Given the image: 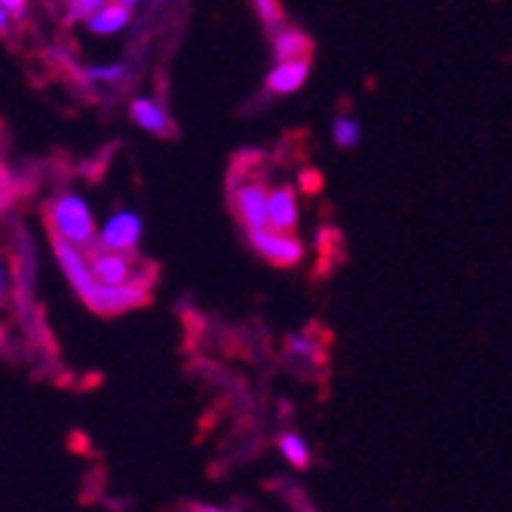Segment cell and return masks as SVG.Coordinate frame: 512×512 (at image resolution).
<instances>
[{"label":"cell","mask_w":512,"mask_h":512,"mask_svg":"<svg viewBox=\"0 0 512 512\" xmlns=\"http://www.w3.org/2000/svg\"><path fill=\"white\" fill-rule=\"evenodd\" d=\"M46 227H50V237L65 240L83 252L96 246V218H92L89 206L77 194H62L50 206H46Z\"/></svg>","instance_id":"1"},{"label":"cell","mask_w":512,"mask_h":512,"mask_svg":"<svg viewBox=\"0 0 512 512\" xmlns=\"http://www.w3.org/2000/svg\"><path fill=\"white\" fill-rule=\"evenodd\" d=\"M86 255V264L92 276L99 279L102 286H123V283H154V273L145 261H138L135 252H111L102 246H92Z\"/></svg>","instance_id":"2"},{"label":"cell","mask_w":512,"mask_h":512,"mask_svg":"<svg viewBox=\"0 0 512 512\" xmlns=\"http://www.w3.org/2000/svg\"><path fill=\"white\" fill-rule=\"evenodd\" d=\"M249 243L252 249L267 258L273 267H295L304 258V246L298 237L286 234V230H270V227H258L249 230Z\"/></svg>","instance_id":"3"},{"label":"cell","mask_w":512,"mask_h":512,"mask_svg":"<svg viewBox=\"0 0 512 512\" xmlns=\"http://www.w3.org/2000/svg\"><path fill=\"white\" fill-rule=\"evenodd\" d=\"M267 191L270 188L261 178L230 184V203H234V212L246 224V230L267 227Z\"/></svg>","instance_id":"4"},{"label":"cell","mask_w":512,"mask_h":512,"mask_svg":"<svg viewBox=\"0 0 512 512\" xmlns=\"http://www.w3.org/2000/svg\"><path fill=\"white\" fill-rule=\"evenodd\" d=\"M151 301V286L145 283H123V286H99L96 298L86 307L96 310L99 316H120L126 310L145 307Z\"/></svg>","instance_id":"5"},{"label":"cell","mask_w":512,"mask_h":512,"mask_svg":"<svg viewBox=\"0 0 512 512\" xmlns=\"http://www.w3.org/2000/svg\"><path fill=\"white\" fill-rule=\"evenodd\" d=\"M53 249H56V258H59L62 270H65V276H68V283L74 286V292L80 295V301L89 304L92 298H96V292H99L102 283H99L96 276H92L83 249H77V246H71V243H65V240H56V237H53Z\"/></svg>","instance_id":"6"},{"label":"cell","mask_w":512,"mask_h":512,"mask_svg":"<svg viewBox=\"0 0 512 512\" xmlns=\"http://www.w3.org/2000/svg\"><path fill=\"white\" fill-rule=\"evenodd\" d=\"M138 243H142V218L129 209L114 212L105 221L102 234H96V246L111 249V252H135Z\"/></svg>","instance_id":"7"},{"label":"cell","mask_w":512,"mask_h":512,"mask_svg":"<svg viewBox=\"0 0 512 512\" xmlns=\"http://www.w3.org/2000/svg\"><path fill=\"white\" fill-rule=\"evenodd\" d=\"M267 227L286 230V234L298 227V197L292 184H279V188L267 191Z\"/></svg>","instance_id":"8"},{"label":"cell","mask_w":512,"mask_h":512,"mask_svg":"<svg viewBox=\"0 0 512 512\" xmlns=\"http://www.w3.org/2000/svg\"><path fill=\"white\" fill-rule=\"evenodd\" d=\"M310 77V59H292V62H279L267 74V89L273 96H292L298 92Z\"/></svg>","instance_id":"9"},{"label":"cell","mask_w":512,"mask_h":512,"mask_svg":"<svg viewBox=\"0 0 512 512\" xmlns=\"http://www.w3.org/2000/svg\"><path fill=\"white\" fill-rule=\"evenodd\" d=\"M313 56V40L298 28H279L273 34V59L276 62H292V59H310Z\"/></svg>","instance_id":"10"},{"label":"cell","mask_w":512,"mask_h":512,"mask_svg":"<svg viewBox=\"0 0 512 512\" xmlns=\"http://www.w3.org/2000/svg\"><path fill=\"white\" fill-rule=\"evenodd\" d=\"M129 117H132L135 126H142L145 132H154V135H163V138L172 135V120L163 111V105L154 102V99H135L132 108H129Z\"/></svg>","instance_id":"11"},{"label":"cell","mask_w":512,"mask_h":512,"mask_svg":"<svg viewBox=\"0 0 512 512\" xmlns=\"http://www.w3.org/2000/svg\"><path fill=\"white\" fill-rule=\"evenodd\" d=\"M276 451L283 454V460L289 463L292 470H310L313 451H310V442L301 433H295V430L283 433V436L276 439Z\"/></svg>","instance_id":"12"},{"label":"cell","mask_w":512,"mask_h":512,"mask_svg":"<svg viewBox=\"0 0 512 512\" xmlns=\"http://www.w3.org/2000/svg\"><path fill=\"white\" fill-rule=\"evenodd\" d=\"M129 19H132L129 7H123V4H105V7H99L96 13L86 19V25H89L92 34H117V31H123L129 25Z\"/></svg>","instance_id":"13"},{"label":"cell","mask_w":512,"mask_h":512,"mask_svg":"<svg viewBox=\"0 0 512 512\" xmlns=\"http://www.w3.org/2000/svg\"><path fill=\"white\" fill-rule=\"evenodd\" d=\"M332 138H335L338 148L353 151L362 142V126H359V120L356 117H338L335 126H332Z\"/></svg>","instance_id":"14"},{"label":"cell","mask_w":512,"mask_h":512,"mask_svg":"<svg viewBox=\"0 0 512 512\" xmlns=\"http://www.w3.org/2000/svg\"><path fill=\"white\" fill-rule=\"evenodd\" d=\"M123 74H126L123 65H92V68L83 71V80H89V83H117Z\"/></svg>","instance_id":"15"},{"label":"cell","mask_w":512,"mask_h":512,"mask_svg":"<svg viewBox=\"0 0 512 512\" xmlns=\"http://www.w3.org/2000/svg\"><path fill=\"white\" fill-rule=\"evenodd\" d=\"M19 197V188H16V178L10 175V169L0 163V212L10 209L13 200Z\"/></svg>","instance_id":"16"},{"label":"cell","mask_w":512,"mask_h":512,"mask_svg":"<svg viewBox=\"0 0 512 512\" xmlns=\"http://www.w3.org/2000/svg\"><path fill=\"white\" fill-rule=\"evenodd\" d=\"M99 7H105V0H68V22L89 19Z\"/></svg>","instance_id":"17"},{"label":"cell","mask_w":512,"mask_h":512,"mask_svg":"<svg viewBox=\"0 0 512 512\" xmlns=\"http://www.w3.org/2000/svg\"><path fill=\"white\" fill-rule=\"evenodd\" d=\"M252 4L267 25H276V28L283 25V7H279V0H252Z\"/></svg>","instance_id":"18"},{"label":"cell","mask_w":512,"mask_h":512,"mask_svg":"<svg viewBox=\"0 0 512 512\" xmlns=\"http://www.w3.org/2000/svg\"><path fill=\"white\" fill-rule=\"evenodd\" d=\"M0 7H4L13 19H25L28 16V0H0Z\"/></svg>","instance_id":"19"},{"label":"cell","mask_w":512,"mask_h":512,"mask_svg":"<svg viewBox=\"0 0 512 512\" xmlns=\"http://www.w3.org/2000/svg\"><path fill=\"white\" fill-rule=\"evenodd\" d=\"M10 298V279H7V267H4V258H0V304Z\"/></svg>","instance_id":"20"},{"label":"cell","mask_w":512,"mask_h":512,"mask_svg":"<svg viewBox=\"0 0 512 512\" xmlns=\"http://www.w3.org/2000/svg\"><path fill=\"white\" fill-rule=\"evenodd\" d=\"M10 28H13V16H10L4 7H0V37L10 34Z\"/></svg>","instance_id":"21"},{"label":"cell","mask_w":512,"mask_h":512,"mask_svg":"<svg viewBox=\"0 0 512 512\" xmlns=\"http://www.w3.org/2000/svg\"><path fill=\"white\" fill-rule=\"evenodd\" d=\"M191 512H234V509H224V506H209V503H194Z\"/></svg>","instance_id":"22"},{"label":"cell","mask_w":512,"mask_h":512,"mask_svg":"<svg viewBox=\"0 0 512 512\" xmlns=\"http://www.w3.org/2000/svg\"><path fill=\"white\" fill-rule=\"evenodd\" d=\"M114 4H123V7H129V10H132L135 4H142V0H114Z\"/></svg>","instance_id":"23"}]
</instances>
